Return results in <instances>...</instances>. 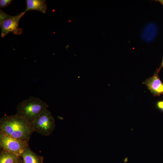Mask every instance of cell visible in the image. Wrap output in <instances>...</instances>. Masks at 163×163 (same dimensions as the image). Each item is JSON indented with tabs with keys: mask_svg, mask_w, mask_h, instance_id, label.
Segmentation results:
<instances>
[{
	"mask_svg": "<svg viewBox=\"0 0 163 163\" xmlns=\"http://www.w3.org/2000/svg\"><path fill=\"white\" fill-rule=\"evenodd\" d=\"M161 67L163 68V59L161 64Z\"/></svg>",
	"mask_w": 163,
	"mask_h": 163,
	"instance_id": "cell-16",
	"label": "cell"
},
{
	"mask_svg": "<svg viewBox=\"0 0 163 163\" xmlns=\"http://www.w3.org/2000/svg\"><path fill=\"white\" fill-rule=\"evenodd\" d=\"M34 132L31 124L15 114L0 119V133L28 142Z\"/></svg>",
	"mask_w": 163,
	"mask_h": 163,
	"instance_id": "cell-1",
	"label": "cell"
},
{
	"mask_svg": "<svg viewBox=\"0 0 163 163\" xmlns=\"http://www.w3.org/2000/svg\"><path fill=\"white\" fill-rule=\"evenodd\" d=\"M25 13L24 11L16 15L12 16L11 18L0 22L2 37H4L10 33L15 35L22 34V29L19 27L18 24L20 19Z\"/></svg>",
	"mask_w": 163,
	"mask_h": 163,
	"instance_id": "cell-5",
	"label": "cell"
},
{
	"mask_svg": "<svg viewBox=\"0 0 163 163\" xmlns=\"http://www.w3.org/2000/svg\"><path fill=\"white\" fill-rule=\"evenodd\" d=\"M11 0H0V8H4L8 6L11 2Z\"/></svg>",
	"mask_w": 163,
	"mask_h": 163,
	"instance_id": "cell-12",
	"label": "cell"
},
{
	"mask_svg": "<svg viewBox=\"0 0 163 163\" xmlns=\"http://www.w3.org/2000/svg\"><path fill=\"white\" fill-rule=\"evenodd\" d=\"M160 69H157L151 77L146 79L142 82L145 85L154 96L163 94V83L158 75Z\"/></svg>",
	"mask_w": 163,
	"mask_h": 163,
	"instance_id": "cell-6",
	"label": "cell"
},
{
	"mask_svg": "<svg viewBox=\"0 0 163 163\" xmlns=\"http://www.w3.org/2000/svg\"><path fill=\"white\" fill-rule=\"evenodd\" d=\"M0 145L2 150L21 156L28 142L0 133Z\"/></svg>",
	"mask_w": 163,
	"mask_h": 163,
	"instance_id": "cell-4",
	"label": "cell"
},
{
	"mask_svg": "<svg viewBox=\"0 0 163 163\" xmlns=\"http://www.w3.org/2000/svg\"><path fill=\"white\" fill-rule=\"evenodd\" d=\"M157 1L159 2L163 5V0H159Z\"/></svg>",
	"mask_w": 163,
	"mask_h": 163,
	"instance_id": "cell-14",
	"label": "cell"
},
{
	"mask_svg": "<svg viewBox=\"0 0 163 163\" xmlns=\"http://www.w3.org/2000/svg\"><path fill=\"white\" fill-rule=\"evenodd\" d=\"M0 22L11 18L12 16L6 14L1 9L0 11Z\"/></svg>",
	"mask_w": 163,
	"mask_h": 163,
	"instance_id": "cell-11",
	"label": "cell"
},
{
	"mask_svg": "<svg viewBox=\"0 0 163 163\" xmlns=\"http://www.w3.org/2000/svg\"><path fill=\"white\" fill-rule=\"evenodd\" d=\"M31 125L34 132L46 136L50 135L55 127V119L48 109L36 119Z\"/></svg>",
	"mask_w": 163,
	"mask_h": 163,
	"instance_id": "cell-3",
	"label": "cell"
},
{
	"mask_svg": "<svg viewBox=\"0 0 163 163\" xmlns=\"http://www.w3.org/2000/svg\"><path fill=\"white\" fill-rule=\"evenodd\" d=\"M156 106L158 108L163 112V101H157Z\"/></svg>",
	"mask_w": 163,
	"mask_h": 163,
	"instance_id": "cell-13",
	"label": "cell"
},
{
	"mask_svg": "<svg viewBox=\"0 0 163 163\" xmlns=\"http://www.w3.org/2000/svg\"><path fill=\"white\" fill-rule=\"evenodd\" d=\"M21 157L2 150L0 154V163H17Z\"/></svg>",
	"mask_w": 163,
	"mask_h": 163,
	"instance_id": "cell-9",
	"label": "cell"
},
{
	"mask_svg": "<svg viewBox=\"0 0 163 163\" xmlns=\"http://www.w3.org/2000/svg\"><path fill=\"white\" fill-rule=\"evenodd\" d=\"M157 31V28L154 24H150L144 30L142 34V37L146 41H150L155 37Z\"/></svg>",
	"mask_w": 163,
	"mask_h": 163,
	"instance_id": "cell-10",
	"label": "cell"
},
{
	"mask_svg": "<svg viewBox=\"0 0 163 163\" xmlns=\"http://www.w3.org/2000/svg\"><path fill=\"white\" fill-rule=\"evenodd\" d=\"M17 163H23L21 159V158L20 161Z\"/></svg>",
	"mask_w": 163,
	"mask_h": 163,
	"instance_id": "cell-15",
	"label": "cell"
},
{
	"mask_svg": "<svg viewBox=\"0 0 163 163\" xmlns=\"http://www.w3.org/2000/svg\"><path fill=\"white\" fill-rule=\"evenodd\" d=\"M27 7L24 11L32 10L40 11L45 13L47 9L46 1L44 0H27Z\"/></svg>",
	"mask_w": 163,
	"mask_h": 163,
	"instance_id": "cell-8",
	"label": "cell"
},
{
	"mask_svg": "<svg viewBox=\"0 0 163 163\" xmlns=\"http://www.w3.org/2000/svg\"><path fill=\"white\" fill-rule=\"evenodd\" d=\"M21 158L23 163H43V158L34 153L29 145L24 149Z\"/></svg>",
	"mask_w": 163,
	"mask_h": 163,
	"instance_id": "cell-7",
	"label": "cell"
},
{
	"mask_svg": "<svg viewBox=\"0 0 163 163\" xmlns=\"http://www.w3.org/2000/svg\"><path fill=\"white\" fill-rule=\"evenodd\" d=\"M48 107L40 98L30 96L18 104L15 114L31 124Z\"/></svg>",
	"mask_w": 163,
	"mask_h": 163,
	"instance_id": "cell-2",
	"label": "cell"
}]
</instances>
